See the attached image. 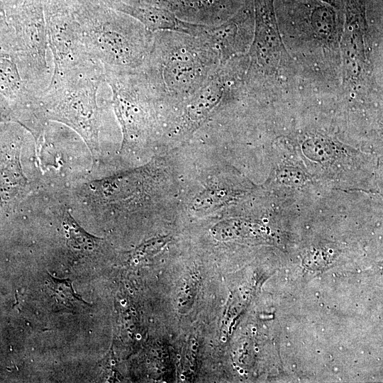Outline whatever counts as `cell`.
<instances>
[{"mask_svg": "<svg viewBox=\"0 0 383 383\" xmlns=\"http://www.w3.org/2000/svg\"><path fill=\"white\" fill-rule=\"evenodd\" d=\"M104 74V67L99 62L52 74L38 99L46 121H57L73 128L91 149L96 147L98 140L96 95Z\"/></svg>", "mask_w": 383, "mask_h": 383, "instance_id": "cell-1", "label": "cell"}, {"mask_svg": "<svg viewBox=\"0 0 383 383\" xmlns=\"http://www.w3.org/2000/svg\"><path fill=\"white\" fill-rule=\"evenodd\" d=\"M89 53L104 67L116 71H137L145 55L143 30L85 11L74 16Z\"/></svg>", "mask_w": 383, "mask_h": 383, "instance_id": "cell-2", "label": "cell"}, {"mask_svg": "<svg viewBox=\"0 0 383 383\" xmlns=\"http://www.w3.org/2000/svg\"><path fill=\"white\" fill-rule=\"evenodd\" d=\"M258 50L267 60L280 57L283 45L279 37L272 0H255Z\"/></svg>", "mask_w": 383, "mask_h": 383, "instance_id": "cell-3", "label": "cell"}, {"mask_svg": "<svg viewBox=\"0 0 383 383\" xmlns=\"http://www.w3.org/2000/svg\"><path fill=\"white\" fill-rule=\"evenodd\" d=\"M46 287L49 294L60 307L74 310L78 306L89 305L75 294L70 279H59L48 274Z\"/></svg>", "mask_w": 383, "mask_h": 383, "instance_id": "cell-4", "label": "cell"}, {"mask_svg": "<svg viewBox=\"0 0 383 383\" xmlns=\"http://www.w3.org/2000/svg\"><path fill=\"white\" fill-rule=\"evenodd\" d=\"M63 224L67 233V245L72 251L82 255L94 251L99 239L84 231L69 213L65 215Z\"/></svg>", "mask_w": 383, "mask_h": 383, "instance_id": "cell-5", "label": "cell"}, {"mask_svg": "<svg viewBox=\"0 0 383 383\" xmlns=\"http://www.w3.org/2000/svg\"><path fill=\"white\" fill-rule=\"evenodd\" d=\"M306 155L317 161H326L332 155L331 147L323 140L313 139L304 144Z\"/></svg>", "mask_w": 383, "mask_h": 383, "instance_id": "cell-6", "label": "cell"}, {"mask_svg": "<svg viewBox=\"0 0 383 383\" xmlns=\"http://www.w3.org/2000/svg\"><path fill=\"white\" fill-rule=\"evenodd\" d=\"M277 177L282 183L288 185L300 184L305 179L301 171L292 167L282 168L279 172Z\"/></svg>", "mask_w": 383, "mask_h": 383, "instance_id": "cell-7", "label": "cell"}]
</instances>
